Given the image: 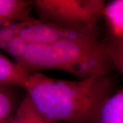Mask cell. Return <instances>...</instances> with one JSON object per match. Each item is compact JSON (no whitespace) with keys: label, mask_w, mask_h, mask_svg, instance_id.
<instances>
[{"label":"cell","mask_w":123,"mask_h":123,"mask_svg":"<svg viewBox=\"0 0 123 123\" xmlns=\"http://www.w3.org/2000/svg\"><path fill=\"white\" fill-rule=\"evenodd\" d=\"M113 90L107 75L79 81L59 80L33 73L26 94L38 110L54 122L100 123L101 111Z\"/></svg>","instance_id":"cell-1"},{"label":"cell","mask_w":123,"mask_h":123,"mask_svg":"<svg viewBox=\"0 0 123 123\" xmlns=\"http://www.w3.org/2000/svg\"><path fill=\"white\" fill-rule=\"evenodd\" d=\"M31 74L39 70H59L86 79L107 75L113 66L105 43L97 37L66 39L50 44H30L17 61Z\"/></svg>","instance_id":"cell-2"},{"label":"cell","mask_w":123,"mask_h":123,"mask_svg":"<svg viewBox=\"0 0 123 123\" xmlns=\"http://www.w3.org/2000/svg\"><path fill=\"white\" fill-rule=\"evenodd\" d=\"M105 3L102 0H35L39 19L74 31L96 30Z\"/></svg>","instance_id":"cell-3"},{"label":"cell","mask_w":123,"mask_h":123,"mask_svg":"<svg viewBox=\"0 0 123 123\" xmlns=\"http://www.w3.org/2000/svg\"><path fill=\"white\" fill-rule=\"evenodd\" d=\"M19 36L30 44H50L66 39L97 37L96 30L74 31L34 18L21 31Z\"/></svg>","instance_id":"cell-4"},{"label":"cell","mask_w":123,"mask_h":123,"mask_svg":"<svg viewBox=\"0 0 123 123\" xmlns=\"http://www.w3.org/2000/svg\"><path fill=\"white\" fill-rule=\"evenodd\" d=\"M32 74L26 66L17 61H12L0 55V86H18L26 89Z\"/></svg>","instance_id":"cell-5"},{"label":"cell","mask_w":123,"mask_h":123,"mask_svg":"<svg viewBox=\"0 0 123 123\" xmlns=\"http://www.w3.org/2000/svg\"><path fill=\"white\" fill-rule=\"evenodd\" d=\"M34 1L28 0H0V25L14 23H26L34 20L31 10Z\"/></svg>","instance_id":"cell-6"},{"label":"cell","mask_w":123,"mask_h":123,"mask_svg":"<svg viewBox=\"0 0 123 123\" xmlns=\"http://www.w3.org/2000/svg\"><path fill=\"white\" fill-rule=\"evenodd\" d=\"M8 123H57L38 110L31 98L26 94L17 107L14 116Z\"/></svg>","instance_id":"cell-7"},{"label":"cell","mask_w":123,"mask_h":123,"mask_svg":"<svg viewBox=\"0 0 123 123\" xmlns=\"http://www.w3.org/2000/svg\"><path fill=\"white\" fill-rule=\"evenodd\" d=\"M100 123H123V88L105 102L101 111Z\"/></svg>","instance_id":"cell-8"},{"label":"cell","mask_w":123,"mask_h":123,"mask_svg":"<svg viewBox=\"0 0 123 123\" xmlns=\"http://www.w3.org/2000/svg\"><path fill=\"white\" fill-rule=\"evenodd\" d=\"M103 16L109 26L110 34L123 38V0H116L105 5Z\"/></svg>","instance_id":"cell-9"},{"label":"cell","mask_w":123,"mask_h":123,"mask_svg":"<svg viewBox=\"0 0 123 123\" xmlns=\"http://www.w3.org/2000/svg\"><path fill=\"white\" fill-rule=\"evenodd\" d=\"M103 43L113 66L123 75V38L113 36L110 34Z\"/></svg>","instance_id":"cell-10"},{"label":"cell","mask_w":123,"mask_h":123,"mask_svg":"<svg viewBox=\"0 0 123 123\" xmlns=\"http://www.w3.org/2000/svg\"><path fill=\"white\" fill-rule=\"evenodd\" d=\"M14 95L11 86H0V123H8L14 116Z\"/></svg>","instance_id":"cell-11"},{"label":"cell","mask_w":123,"mask_h":123,"mask_svg":"<svg viewBox=\"0 0 123 123\" xmlns=\"http://www.w3.org/2000/svg\"><path fill=\"white\" fill-rule=\"evenodd\" d=\"M29 43L20 36H16L5 43H1L0 46L5 52L13 57L15 61L20 60L26 54Z\"/></svg>","instance_id":"cell-12"},{"label":"cell","mask_w":123,"mask_h":123,"mask_svg":"<svg viewBox=\"0 0 123 123\" xmlns=\"http://www.w3.org/2000/svg\"><path fill=\"white\" fill-rule=\"evenodd\" d=\"M28 23H30V22L14 23L1 26V29H0V44L6 43L16 36H19L21 31L25 27Z\"/></svg>","instance_id":"cell-13"}]
</instances>
